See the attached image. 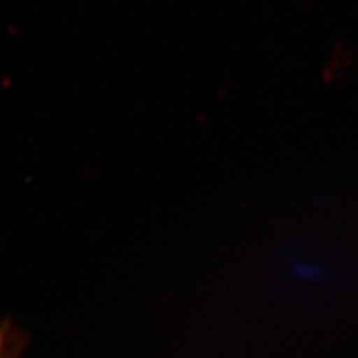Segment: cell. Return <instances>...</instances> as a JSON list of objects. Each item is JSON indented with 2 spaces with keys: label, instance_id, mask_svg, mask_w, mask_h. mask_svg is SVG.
<instances>
[{
  "label": "cell",
  "instance_id": "6da1fadb",
  "mask_svg": "<svg viewBox=\"0 0 358 358\" xmlns=\"http://www.w3.org/2000/svg\"><path fill=\"white\" fill-rule=\"evenodd\" d=\"M13 338L15 334L12 327L8 324L0 325V358H7V348L13 343Z\"/></svg>",
  "mask_w": 358,
  "mask_h": 358
}]
</instances>
